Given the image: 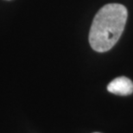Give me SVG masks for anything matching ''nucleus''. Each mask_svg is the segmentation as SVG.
I'll return each instance as SVG.
<instances>
[{
	"instance_id": "obj_1",
	"label": "nucleus",
	"mask_w": 133,
	"mask_h": 133,
	"mask_svg": "<svg viewBox=\"0 0 133 133\" xmlns=\"http://www.w3.org/2000/svg\"><path fill=\"white\" fill-rule=\"evenodd\" d=\"M126 8L119 4H109L97 12L89 33L92 49L103 53L117 43L124 30L127 20Z\"/></svg>"
},
{
	"instance_id": "obj_2",
	"label": "nucleus",
	"mask_w": 133,
	"mask_h": 133,
	"mask_svg": "<svg viewBox=\"0 0 133 133\" xmlns=\"http://www.w3.org/2000/svg\"><path fill=\"white\" fill-rule=\"evenodd\" d=\"M107 90L113 94L127 96L133 92V82L124 76L118 77L108 84Z\"/></svg>"
}]
</instances>
